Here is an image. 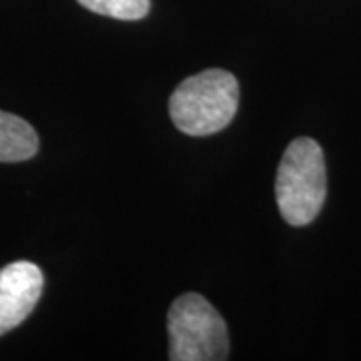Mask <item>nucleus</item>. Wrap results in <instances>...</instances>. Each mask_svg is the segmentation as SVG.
I'll use <instances>...</instances> for the list:
<instances>
[{
  "mask_svg": "<svg viewBox=\"0 0 361 361\" xmlns=\"http://www.w3.org/2000/svg\"><path fill=\"white\" fill-rule=\"evenodd\" d=\"M239 109V82L229 71L209 68L185 78L169 101L175 127L191 137L223 130Z\"/></svg>",
  "mask_w": 361,
  "mask_h": 361,
  "instance_id": "obj_1",
  "label": "nucleus"
},
{
  "mask_svg": "<svg viewBox=\"0 0 361 361\" xmlns=\"http://www.w3.org/2000/svg\"><path fill=\"white\" fill-rule=\"evenodd\" d=\"M327 193L323 151L310 137H299L285 149L277 169L275 199L289 225H310L322 211Z\"/></svg>",
  "mask_w": 361,
  "mask_h": 361,
  "instance_id": "obj_2",
  "label": "nucleus"
},
{
  "mask_svg": "<svg viewBox=\"0 0 361 361\" xmlns=\"http://www.w3.org/2000/svg\"><path fill=\"white\" fill-rule=\"evenodd\" d=\"M167 329L171 361H221L229 355L227 325L199 293H185L173 301Z\"/></svg>",
  "mask_w": 361,
  "mask_h": 361,
  "instance_id": "obj_3",
  "label": "nucleus"
},
{
  "mask_svg": "<svg viewBox=\"0 0 361 361\" xmlns=\"http://www.w3.org/2000/svg\"><path fill=\"white\" fill-rule=\"evenodd\" d=\"M42 271L30 261H14L0 269V336L32 313L42 295Z\"/></svg>",
  "mask_w": 361,
  "mask_h": 361,
  "instance_id": "obj_4",
  "label": "nucleus"
},
{
  "mask_svg": "<svg viewBox=\"0 0 361 361\" xmlns=\"http://www.w3.org/2000/svg\"><path fill=\"white\" fill-rule=\"evenodd\" d=\"M39 151V137L20 116L0 111V163H20Z\"/></svg>",
  "mask_w": 361,
  "mask_h": 361,
  "instance_id": "obj_5",
  "label": "nucleus"
},
{
  "mask_svg": "<svg viewBox=\"0 0 361 361\" xmlns=\"http://www.w3.org/2000/svg\"><path fill=\"white\" fill-rule=\"evenodd\" d=\"M90 13L116 20H141L151 11V0H78Z\"/></svg>",
  "mask_w": 361,
  "mask_h": 361,
  "instance_id": "obj_6",
  "label": "nucleus"
}]
</instances>
